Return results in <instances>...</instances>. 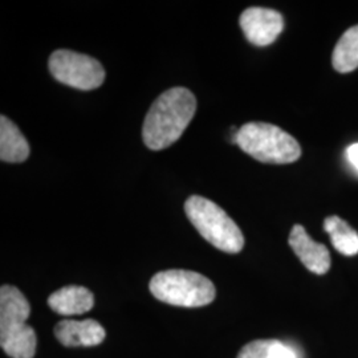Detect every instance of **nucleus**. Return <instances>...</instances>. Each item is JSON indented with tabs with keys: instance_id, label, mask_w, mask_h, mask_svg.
<instances>
[{
	"instance_id": "12",
	"label": "nucleus",
	"mask_w": 358,
	"mask_h": 358,
	"mask_svg": "<svg viewBox=\"0 0 358 358\" xmlns=\"http://www.w3.org/2000/svg\"><path fill=\"white\" fill-rule=\"evenodd\" d=\"M324 230L328 232L333 247L343 255L355 256L358 254L357 231L341 217H328L324 220Z\"/></svg>"
},
{
	"instance_id": "1",
	"label": "nucleus",
	"mask_w": 358,
	"mask_h": 358,
	"mask_svg": "<svg viewBox=\"0 0 358 358\" xmlns=\"http://www.w3.org/2000/svg\"><path fill=\"white\" fill-rule=\"evenodd\" d=\"M196 112V99L182 87L167 90L152 103L142 127V138L152 150L178 141Z\"/></svg>"
},
{
	"instance_id": "14",
	"label": "nucleus",
	"mask_w": 358,
	"mask_h": 358,
	"mask_svg": "<svg viewBox=\"0 0 358 358\" xmlns=\"http://www.w3.org/2000/svg\"><path fill=\"white\" fill-rule=\"evenodd\" d=\"M238 358H300L292 346L279 340H256L243 346Z\"/></svg>"
},
{
	"instance_id": "13",
	"label": "nucleus",
	"mask_w": 358,
	"mask_h": 358,
	"mask_svg": "<svg viewBox=\"0 0 358 358\" xmlns=\"http://www.w3.org/2000/svg\"><path fill=\"white\" fill-rule=\"evenodd\" d=\"M333 68L349 73L358 68V26L350 27L336 44L332 55Z\"/></svg>"
},
{
	"instance_id": "4",
	"label": "nucleus",
	"mask_w": 358,
	"mask_h": 358,
	"mask_svg": "<svg viewBox=\"0 0 358 358\" xmlns=\"http://www.w3.org/2000/svg\"><path fill=\"white\" fill-rule=\"evenodd\" d=\"M185 213L198 232L217 250L227 254H238L243 250L242 231L213 201L192 195L185 203Z\"/></svg>"
},
{
	"instance_id": "6",
	"label": "nucleus",
	"mask_w": 358,
	"mask_h": 358,
	"mask_svg": "<svg viewBox=\"0 0 358 358\" xmlns=\"http://www.w3.org/2000/svg\"><path fill=\"white\" fill-rule=\"evenodd\" d=\"M50 71L59 83L80 90H92L103 85V65L88 55L59 50L50 57Z\"/></svg>"
},
{
	"instance_id": "5",
	"label": "nucleus",
	"mask_w": 358,
	"mask_h": 358,
	"mask_svg": "<svg viewBox=\"0 0 358 358\" xmlns=\"http://www.w3.org/2000/svg\"><path fill=\"white\" fill-rule=\"evenodd\" d=\"M149 287L155 299L176 307H205L217 294L210 279L186 269L161 271L154 275Z\"/></svg>"
},
{
	"instance_id": "3",
	"label": "nucleus",
	"mask_w": 358,
	"mask_h": 358,
	"mask_svg": "<svg viewBox=\"0 0 358 358\" xmlns=\"http://www.w3.org/2000/svg\"><path fill=\"white\" fill-rule=\"evenodd\" d=\"M232 142L263 164H292L301 155V148L291 134L267 122L245 124L234 131Z\"/></svg>"
},
{
	"instance_id": "2",
	"label": "nucleus",
	"mask_w": 358,
	"mask_h": 358,
	"mask_svg": "<svg viewBox=\"0 0 358 358\" xmlns=\"http://www.w3.org/2000/svg\"><path fill=\"white\" fill-rule=\"evenodd\" d=\"M31 308L24 294L16 287L0 289V345L13 358H34L38 338L34 328L27 325Z\"/></svg>"
},
{
	"instance_id": "10",
	"label": "nucleus",
	"mask_w": 358,
	"mask_h": 358,
	"mask_svg": "<svg viewBox=\"0 0 358 358\" xmlns=\"http://www.w3.org/2000/svg\"><path fill=\"white\" fill-rule=\"evenodd\" d=\"M48 306L62 316H76L90 312L94 306V297L85 287L69 285L53 292L48 299Z\"/></svg>"
},
{
	"instance_id": "8",
	"label": "nucleus",
	"mask_w": 358,
	"mask_h": 358,
	"mask_svg": "<svg viewBox=\"0 0 358 358\" xmlns=\"http://www.w3.org/2000/svg\"><path fill=\"white\" fill-rule=\"evenodd\" d=\"M289 245L306 268L316 275H325L331 268V254L324 244L315 242L300 224H294L289 234Z\"/></svg>"
},
{
	"instance_id": "7",
	"label": "nucleus",
	"mask_w": 358,
	"mask_h": 358,
	"mask_svg": "<svg viewBox=\"0 0 358 358\" xmlns=\"http://www.w3.org/2000/svg\"><path fill=\"white\" fill-rule=\"evenodd\" d=\"M245 38L256 47L272 44L284 29L282 15L264 7L247 8L239 19Z\"/></svg>"
},
{
	"instance_id": "11",
	"label": "nucleus",
	"mask_w": 358,
	"mask_h": 358,
	"mask_svg": "<svg viewBox=\"0 0 358 358\" xmlns=\"http://www.w3.org/2000/svg\"><path fill=\"white\" fill-rule=\"evenodd\" d=\"M29 155V145L10 118L0 117V158L3 162H24Z\"/></svg>"
},
{
	"instance_id": "15",
	"label": "nucleus",
	"mask_w": 358,
	"mask_h": 358,
	"mask_svg": "<svg viewBox=\"0 0 358 358\" xmlns=\"http://www.w3.org/2000/svg\"><path fill=\"white\" fill-rule=\"evenodd\" d=\"M346 158H348L349 164L356 169V171H358V142L352 143L346 149Z\"/></svg>"
},
{
	"instance_id": "9",
	"label": "nucleus",
	"mask_w": 358,
	"mask_h": 358,
	"mask_svg": "<svg viewBox=\"0 0 358 358\" xmlns=\"http://www.w3.org/2000/svg\"><path fill=\"white\" fill-rule=\"evenodd\" d=\"M55 336L64 346H96L105 340V329L96 320H63L56 324Z\"/></svg>"
}]
</instances>
